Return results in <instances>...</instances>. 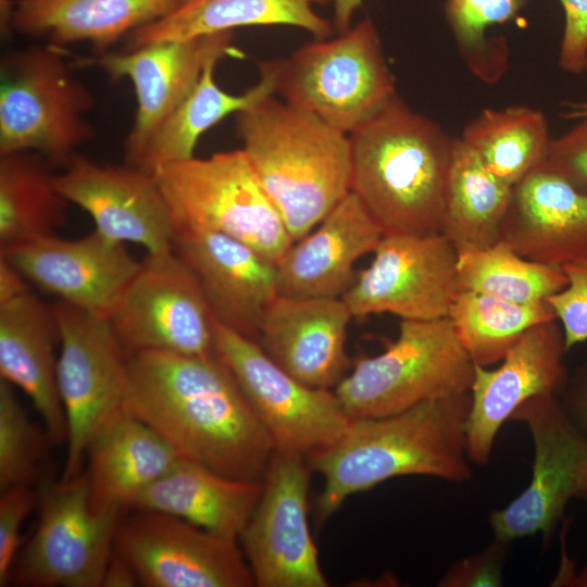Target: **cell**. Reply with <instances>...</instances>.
<instances>
[{"mask_svg": "<svg viewBox=\"0 0 587 587\" xmlns=\"http://www.w3.org/2000/svg\"><path fill=\"white\" fill-rule=\"evenodd\" d=\"M124 410L153 428L182 459L232 478L262 480L275 451L215 353L129 354Z\"/></svg>", "mask_w": 587, "mask_h": 587, "instance_id": "obj_1", "label": "cell"}, {"mask_svg": "<svg viewBox=\"0 0 587 587\" xmlns=\"http://www.w3.org/2000/svg\"><path fill=\"white\" fill-rule=\"evenodd\" d=\"M470 392L432 398L383 416L352 419L333 445L307 458L324 479L316 514L328 519L351 495L401 476L465 483L473 476L465 445Z\"/></svg>", "mask_w": 587, "mask_h": 587, "instance_id": "obj_2", "label": "cell"}, {"mask_svg": "<svg viewBox=\"0 0 587 587\" xmlns=\"http://www.w3.org/2000/svg\"><path fill=\"white\" fill-rule=\"evenodd\" d=\"M349 139L350 191L384 235L440 233L454 138L396 96Z\"/></svg>", "mask_w": 587, "mask_h": 587, "instance_id": "obj_3", "label": "cell"}, {"mask_svg": "<svg viewBox=\"0 0 587 587\" xmlns=\"http://www.w3.org/2000/svg\"><path fill=\"white\" fill-rule=\"evenodd\" d=\"M253 171L294 241L349 192V135L299 107L270 97L236 114Z\"/></svg>", "mask_w": 587, "mask_h": 587, "instance_id": "obj_4", "label": "cell"}, {"mask_svg": "<svg viewBox=\"0 0 587 587\" xmlns=\"http://www.w3.org/2000/svg\"><path fill=\"white\" fill-rule=\"evenodd\" d=\"M154 177L176 232L220 233L275 264L294 242L241 148L168 163Z\"/></svg>", "mask_w": 587, "mask_h": 587, "instance_id": "obj_5", "label": "cell"}, {"mask_svg": "<svg viewBox=\"0 0 587 587\" xmlns=\"http://www.w3.org/2000/svg\"><path fill=\"white\" fill-rule=\"evenodd\" d=\"M277 93L350 135L397 95L374 23L362 20L335 38L315 39L275 59Z\"/></svg>", "mask_w": 587, "mask_h": 587, "instance_id": "obj_6", "label": "cell"}, {"mask_svg": "<svg viewBox=\"0 0 587 587\" xmlns=\"http://www.w3.org/2000/svg\"><path fill=\"white\" fill-rule=\"evenodd\" d=\"M474 369L449 317L401 320L396 340L360 358L334 391L351 419L383 416L470 392Z\"/></svg>", "mask_w": 587, "mask_h": 587, "instance_id": "obj_7", "label": "cell"}, {"mask_svg": "<svg viewBox=\"0 0 587 587\" xmlns=\"http://www.w3.org/2000/svg\"><path fill=\"white\" fill-rule=\"evenodd\" d=\"M52 45L14 51L1 62L0 155L30 151L64 166L95 136L91 92Z\"/></svg>", "mask_w": 587, "mask_h": 587, "instance_id": "obj_8", "label": "cell"}, {"mask_svg": "<svg viewBox=\"0 0 587 587\" xmlns=\"http://www.w3.org/2000/svg\"><path fill=\"white\" fill-rule=\"evenodd\" d=\"M38 519L11 580L32 587H102L121 512L92 509L86 473L37 485Z\"/></svg>", "mask_w": 587, "mask_h": 587, "instance_id": "obj_9", "label": "cell"}, {"mask_svg": "<svg viewBox=\"0 0 587 587\" xmlns=\"http://www.w3.org/2000/svg\"><path fill=\"white\" fill-rule=\"evenodd\" d=\"M60 346L57 379L66 423L62 479L82 473L95 434L124 410L128 354L109 320L58 300Z\"/></svg>", "mask_w": 587, "mask_h": 587, "instance_id": "obj_10", "label": "cell"}, {"mask_svg": "<svg viewBox=\"0 0 587 587\" xmlns=\"http://www.w3.org/2000/svg\"><path fill=\"white\" fill-rule=\"evenodd\" d=\"M214 353L228 367L275 449L304 457L333 445L351 417L334 389L308 386L278 366L257 340L214 320Z\"/></svg>", "mask_w": 587, "mask_h": 587, "instance_id": "obj_11", "label": "cell"}, {"mask_svg": "<svg viewBox=\"0 0 587 587\" xmlns=\"http://www.w3.org/2000/svg\"><path fill=\"white\" fill-rule=\"evenodd\" d=\"M511 421L523 423L534 448L523 491L488 517L494 537L512 542L540 534L547 544L572 500H587V439L567 416L559 396L535 397Z\"/></svg>", "mask_w": 587, "mask_h": 587, "instance_id": "obj_12", "label": "cell"}, {"mask_svg": "<svg viewBox=\"0 0 587 587\" xmlns=\"http://www.w3.org/2000/svg\"><path fill=\"white\" fill-rule=\"evenodd\" d=\"M108 320L127 354H214V317L190 268L174 250L147 253Z\"/></svg>", "mask_w": 587, "mask_h": 587, "instance_id": "obj_13", "label": "cell"}, {"mask_svg": "<svg viewBox=\"0 0 587 587\" xmlns=\"http://www.w3.org/2000/svg\"><path fill=\"white\" fill-rule=\"evenodd\" d=\"M311 471L304 457L275 449L238 538L254 586H328L308 522Z\"/></svg>", "mask_w": 587, "mask_h": 587, "instance_id": "obj_14", "label": "cell"}, {"mask_svg": "<svg viewBox=\"0 0 587 587\" xmlns=\"http://www.w3.org/2000/svg\"><path fill=\"white\" fill-rule=\"evenodd\" d=\"M121 517L114 548L146 587H251L237 538L149 510Z\"/></svg>", "mask_w": 587, "mask_h": 587, "instance_id": "obj_15", "label": "cell"}, {"mask_svg": "<svg viewBox=\"0 0 587 587\" xmlns=\"http://www.w3.org/2000/svg\"><path fill=\"white\" fill-rule=\"evenodd\" d=\"M371 264L341 297L352 317L390 313L401 320L448 317L460 291L458 251L442 234H387Z\"/></svg>", "mask_w": 587, "mask_h": 587, "instance_id": "obj_16", "label": "cell"}, {"mask_svg": "<svg viewBox=\"0 0 587 587\" xmlns=\"http://www.w3.org/2000/svg\"><path fill=\"white\" fill-rule=\"evenodd\" d=\"M563 329L557 320L527 330L496 369L475 365L465 423L472 463L486 465L502 425L528 400L560 396L569 372Z\"/></svg>", "mask_w": 587, "mask_h": 587, "instance_id": "obj_17", "label": "cell"}, {"mask_svg": "<svg viewBox=\"0 0 587 587\" xmlns=\"http://www.w3.org/2000/svg\"><path fill=\"white\" fill-rule=\"evenodd\" d=\"M241 58L233 45L232 32L189 39L164 40L77 59L82 66L102 70L112 80L128 78L135 89L137 111L125 142L132 165L160 124L186 98L212 60Z\"/></svg>", "mask_w": 587, "mask_h": 587, "instance_id": "obj_18", "label": "cell"}, {"mask_svg": "<svg viewBox=\"0 0 587 587\" xmlns=\"http://www.w3.org/2000/svg\"><path fill=\"white\" fill-rule=\"evenodd\" d=\"M55 174L58 190L87 212L99 234L147 253L174 250L175 224L154 175L74 154Z\"/></svg>", "mask_w": 587, "mask_h": 587, "instance_id": "obj_19", "label": "cell"}, {"mask_svg": "<svg viewBox=\"0 0 587 587\" xmlns=\"http://www.w3.org/2000/svg\"><path fill=\"white\" fill-rule=\"evenodd\" d=\"M29 282L58 300L108 316L140 267L124 243L97 230L78 238L55 234L0 250Z\"/></svg>", "mask_w": 587, "mask_h": 587, "instance_id": "obj_20", "label": "cell"}, {"mask_svg": "<svg viewBox=\"0 0 587 587\" xmlns=\"http://www.w3.org/2000/svg\"><path fill=\"white\" fill-rule=\"evenodd\" d=\"M174 251L196 276L215 321L258 341L278 296L276 264L251 247L209 230H179Z\"/></svg>", "mask_w": 587, "mask_h": 587, "instance_id": "obj_21", "label": "cell"}, {"mask_svg": "<svg viewBox=\"0 0 587 587\" xmlns=\"http://www.w3.org/2000/svg\"><path fill=\"white\" fill-rule=\"evenodd\" d=\"M351 317L341 298L277 296L264 312L258 342L296 379L334 389L350 367L346 341Z\"/></svg>", "mask_w": 587, "mask_h": 587, "instance_id": "obj_22", "label": "cell"}, {"mask_svg": "<svg viewBox=\"0 0 587 587\" xmlns=\"http://www.w3.org/2000/svg\"><path fill=\"white\" fill-rule=\"evenodd\" d=\"M384 232L351 191L276 263L278 296L341 298L357 261L374 252Z\"/></svg>", "mask_w": 587, "mask_h": 587, "instance_id": "obj_23", "label": "cell"}, {"mask_svg": "<svg viewBox=\"0 0 587 587\" xmlns=\"http://www.w3.org/2000/svg\"><path fill=\"white\" fill-rule=\"evenodd\" d=\"M500 240L525 259L562 266L587 249V195L545 161L512 187Z\"/></svg>", "mask_w": 587, "mask_h": 587, "instance_id": "obj_24", "label": "cell"}, {"mask_svg": "<svg viewBox=\"0 0 587 587\" xmlns=\"http://www.w3.org/2000/svg\"><path fill=\"white\" fill-rule=\"evenodd\" d=\"M59 324L53 304L30 290L0 303V376L32 401L53 444H66L67 423L57 370Z\"/></svg>", "mask_w": 587, "mask_h": 587, "instance_id": "obj_25", "label": "cell"}, {"mask_svg": "<svg viewBox=\"0 0 587 587\" xmlns=\"http://www.w3.org/2000/svg\"><path fill=\"white\" fill-rule=\"evenodd\" d=\"M85 459L92 509L123 513L182 458L153 428L122 410L95 434Z\"/></svg>", "mask_w": 587, "mask_h": 587, "instance_id": "obj_26", "label": "cell"}, {"mask_svg": "<svg viewBox=\"0 0 587 587\" xmlns=\"http://www.w3.org/2000/svg\"><path fill=\"white\" fill-rule=\"evenodd\" d=\"M262 491V480H242L179 459L147 487L130 510L183 519L207 530L239 538Z\"/></svg>", "mask_w": 587, "mask_h": 587, "instance_id": "obj_27", "label": "cell"}, {"mask_svg": "<svg viewBox=\"0 0 587 587\" xmlns=\"http://www.w3.org/2000/svg\"><path fill=\"white\" fill-rule=\"evenodd\" d=\"M180 0H18L10 24L55 47L87 41L99 49L172 12Z\"/></svg>", "mask_w": 587, "mask_h": 587, "instance_id": "obj_28", "label": "cell"}, {"mask_svg": "<svg viewBox=\"0 0 587 587\" xmlns=\"http://www.w3.org/2000/svg\"><path fill=\"white\" fill-rule=\"evenodd\" d=\"M332 0H186L163 17L128 36V49L143 45L189 39L241 26L286 25L303 29L314 39H326L334 25L314 5Z\"/></svg>", "mask_w": 587, "mask_h": 587, "instance_id": "obj_29", "label": "cell"}, {"mask_svg": "<svg viewBox=\"0 0 587 587\" xmlns=\"http://www.w3.org/2000/svg\"><path fill=\"white\" fill-rule=\"evenodd\" d=\"M218 60L210 61L199 80L160 124L137 160L130 165L146 173L155 172L172 162L193 157L201 135L230 114L245 111L277 93L275 60L260 65V79L242 93L222 89L214 70Z\"/></svg>", "mask_w": 587, "mask_h": 587, "instance_id": "obj_30", "label": "cell"}, {"mask_svg": "<svg viewBox=\"0 0 587 587\" xmlns=\"http://www.w3.org/2000/svg\"><path fill=\"white\" fill-rule=\"evenodd\" d=\"M42 155H0V250L55 234L66 223L68 201L58 190Z\"/></svg>", "mask_w": 587, "mask_h": 587, "instance_id": "obj_31", "label": "cell"}, {"mask_svg": "<svg viewBox=\"0 0 587 587\" xmlns=\"http://www.w3.org/2000/svg\"><path fill=\"white\" fill-rule=\"evenodd\" d=\"M511 192V186L488 172L461 138H454L440 234L458 252L495 245Z\"/></svg>", "mask_w": 587, "mask_h": 587, "instance_id": "obj_32", "label": "cell"}, {"mask_svg": "<svg viewBox=\"0 0 587 587\" xmlns=\"http://www.w3.org/2000/svg\"><path fill=\"white\" fill-rule=\"evenodd\" d=\"M461 140L511 187L546 161L551 142L544 113L526 105L483 110L465 126Z\"/></svg>", "mask_w": 587, "mask_h": 587, "instance_id": "obj_33", "label": "cell"}, {"mask_svg": "<svg viewBox=\"0 0 587 587\" xmlns=\"http://www.w3.org/2000/svg\"><path fill=\"white\" fill-rule=\"evenodd\" d=\"M454 333L475 365L499 363L532 327L554 321L546 301L514 303L460 290L448 314Z\"/></svg>", "mask_w": 587, "mask_h": 587, "instance_id": "obj_34", "label": "cell"}, {"mask_svg": "<svg viewBox=\"0 0 587 587\" xmlns=\"http://www.w3.org/2000/svg\"><path fill=\"white\" fill-rule=\"evenodd\" d=\"M457 268L460 290L514 303L546 301L567 283L561 266L525 259L503 240L459 251Z\"/></svg>", "mask_w": 587, "mask_h": 587, "instance_id": "obj_35", "label": "cell"}, {"mask_svg": "<svg viewBox=\"0 0 587 587\" xmlns=\"http://www.w3.org/2000/svg\"><path fill=\"white\" fill-rule=\"evenodd\" d=\"M530 0H445V14L469 70L485 84L497 83L508 67L502 37L486 35L513 20Z\"/></svg>", "mask_w": 587, "mask_h": 587, "instance_id": "obj_36", "label": "cell"}, {"mask_svg": "<svg viewBox=\"0 0 587 587\" xmlns=\"http://www.w3.org/2000/svg\"><path fill=\"white\" fill-rule=\"evenodd\" d=\"M45 426L37 425L18 401L14 386L0 379V491L17 485H38L48 445Z\"/></svg>", "mask_w": 587, "mask_h": 587, "instance_id": "obj_37", "label": "cell"}, {"mask_svg": "<svg viewBox=\"0 0 587 587\" xmlns=\"http://www.w3.org/2000/svg\"><path fill=\"white\" fill-rule=\"evenodd\" d=\"M567 283L547 299L560 323L567 351L587 340V249L564 263Z\"/></svg>", "mask_w": 587, "mask_h": 587, "instance_id": "obj_38", "label": "cell"}, {"mask_svg": "<svg viewBox=\"0 0 587 587\" xmlns=\"http://www.w3.org/2000/svg\"><path fill=\"white\" fill-rule=\"evenodd\" d=\"M34 486L17 485L0 496V586L5 587L11 580V573L21 550V529L37 507V490Z\"/></svg>", "mask_w": 587, "mask_h": 587, "instance_id": "obj_39", "label": "cell"}, {"mask_svg": "<svg viewBox=\"0 0 587 587\" xmlns=\"http://www.w3.org/2000/svg\"><path fill=\"white\" fill-rule=\"evenodd\" d=\"M509 541L494 537L480 551L455 561L439 578V587H498L503 584Z\"/></svg>", "mask_w": 587, "mask_h": 587, "instance_id": "obj_40", "label": "cell"}, {"mask_svg": "<svg viewBox=\"0 0 587 587\" xmlns=\"http://www.w3.org/2000/svg\"><path fill=\"white\" fill-rule=\"evenodd\" d=\"M546 163L587 195V117L567 133L551 139Z\"/></svg>", "mask_w": 587, "mask_h": 587, "instance_id": "obj_41", "label": "cell"}, {"mask_svg": "<svg viewBox=\"0 0 587 587\" xmlns=\"http://www.w3.org/2000/svg\"><path fill=\"white\" fill-rule=\"evenodd\" d=\"M564 11V29L559 66L571 74L587 70V0H559Z\"/></svg>", "mask_w": 587, "mask_h": 587, "instance_id": "obj_42", "label": "cell"}, {"mask_svg": "<svg viewBox=\"0 0 587 587\" xmlns=\"http://www.w3.org/2000/svg\"><path fill=\"white\" fill-rule=\"evenodd\" d=\"M559 398L572 423L587 439V363L569 376Z\"/></svg>", "mask_w": 587, "mask_h": 587, "instance_id": "obj_43", "label": "cell"}, {"mask_svg": "<svg viewBox=\"0 0 587 587\" xmlns=\"http://www.w3.org/2000/svg\"><path fill=\"white\" fill-rule=\"evenodd\" d=\"M30 290L29 282L3 255H0V303Z\"/></svg>", "mask_w": 587, "mask_h": 587, "instance_id": "obj_44", "label": "cell"}, {"mask_svg": "<svg viewBox=\"0 0 587 587\" xmlns=\"http://www.w3.org/2000/svg\"><path fill=\"white\" fill-rule=\"evenodd\" d=\"M136 585H139V580L135 570L130 563L114 548L104 573L102 586L132 587Z\"/></svg>", "mask_w": 587, "mask_h": 587, "instance_id": "obj_45", "label": "cell"}, {"mask_svg": "<svg viewBox=\"0 0 587 587\" xmlns=\"http://www.w3.org/2000/svg\"><path fill=\"white\" fill-rule=\"evenodd\" d=\"M334 7L333 25L338 34L348 30L352 25L355 12L363 0H332Z\"/></svg>", "mask_w": 587, "mask_h": 587, "instance_id": "obj_46", "label": "cell"}, {"mask_svg": "<svg viewBox=\"0 0 587 587\" xmlns=\"http://www.w3.org/2000/svg\"><path fill=\"white\" fill-rule=\"evenodd\" d=\"M552 583L553 586L587 587V562L578 572L559 573Z\"/></svg>", "mask_w": 587, "mask_h": 587, "instance_id": "obj_47", "label": "cell"}, {"mask_svg": "<svg viewBox=\"0 0 587 587\" xmlns=\"http://www.w3.org/2000/svg\"><path fill=\"white\" fill-rule=\"evenodd\" d=\"M564 118H584L587 117V100L583 102L567 103V111L563 114Z\"/></svg>", "mask_w": 587, "mask_h": 587, "instance_id": "obj_48", "label": "cell"}, {"mask_svg": "<svg viewBox=\"0 0 587 587\" xmlns=\"http://www.w3.org/2000/svg\"><path fill=\"white\" fill-rule=\"evenodd\" d=\"M180 1H182V3H183V2L186 1V0H180Z\"/></svg>", "mask_w": 587, "mask_h": 587, "instance_id": "obj_49", "label": "cell"}]
</instances>
